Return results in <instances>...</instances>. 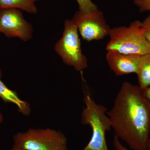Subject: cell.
<instances>
[{"label":"cell","instance_id":"1","mask_svg":"<svg viewBox=\"0 0 150 150\" xmlns=\"http://www.w3.org/2000/svg\"><path fill=\"white\" fill-rule=\"evenodd\" d=\"M107 115L115 136L133 150H146L150 136V102L139 86L123 83Z\"/></svg>","mask_w":150,"mask_h":150},{"label":"cell","instance_id":"2","mask_svg":"<svg viewBox=\"0 0 150 150\" xmlns=\"http://www.w3.org/2000/svg\"><path fill=\"white\" fill-rule=\"evenodd\" d=\"M84 100L86 106L82 112L81 123L90 126L92 135L90 141L82 150H109L105 134L111 130L112 126L107 115V108L97 103L89 93H86Z\"/></svg>","mask_w":150,"mask_h":150},{"label":"cell","instance_id":"3","mask_svg":"<svg viewBox=\"0 0 150 150\" xmlns=\"http://www.w3.org/2000/svg\"><path fill=\"white\" fill-rule=\"evenodd\" d=\"M142 22H132L128 26L111 28L107 51L114 50L121 54L144 55L150 53V44L145 37Z\"/></svg>","mask_w":150,"mask_h":150},{"label":"cell","instance_id":"4","mask_svg":"<svg viewBox=\"0 0 150 150\" xmlns=\"http://www.w3.org/2000/svg\"><path fill=\"white\" fill-rule=\"evenodd\" d=\"M13 146L27 150H68L67 139L61 131L30 129L14 136Z\"/></svg>","mask_w":150,"mask_h":150},{"label":"cell","instance_id":"5","mask_svg":"<svg viewBox=\"0 0 150 150\" xmlns=\"http://www.w3.org/2000/svg\"><path fill=\"white\" fill-rule=\"evenodd\" d=\"M55 50L67 66L80 72L87 68V59L82 52L78 28L72 21H65L63 35L56 43Z\"/></svg>","mask_w":150,"mask_h":150},{"label":"cell","instance_id":"6","mask_svg":"<svg viewBox=\"0 0 150 150\" xmlns=\"http://www.w3.org/2000/svg\"><path fill=\"white\" fill-rule=\"evenodd\" d=\"M82 38L88 41L101 40L109 35L110 29L102 12L98 9L89 13L77 12L71 20Z\"/></svg>","mask_w":150,"mask_h":150},{"label":"cell","instance_id":"7","mask_svg":"<svg viewBox=\"0 0 150 150\" xmlns=\"http://www.w3.org/2000/svg\"><path fill=\"white\" fill-rule=\"evenodd\" d=\"M33 33L32 25L25 19L20 10H0V33L27 41L32 38Z\"/></svg>","mask_w":150,"mask_h":150},{"label":"cell","instance_id":"8","mask_svg":"<svg viewBox=\"0 0 150 150\" xmlns=\"http://www.w3.org/2000/svg\"><path fill=\"white\" fill-rule=\"evenodd\" d=\"M107 51L106 61L116 76L137 74L142 55L123 54L114 50Z\"/></svg>","mask_w":150,"mask_h":150},{"label":"cell","instance_id":"9","mask_svg":"<svg viewBox=\"0 0 150 150\" xmlns=\"http://www.w3.org/2000/svg\"><path fill=\"white\" fill-rule=\"evenodd\" d=\"M2 72L0 69V98L6 103H12L15 105L19 111L23 115L28 116L31 112L30 105L26 100L20 98L15 91L8 88L1 80Z\"/></svg>","mask_w":150,"mask_h":150},{"label":"cell","instance_id":"10","mask_svg":"<svg viewBox=\"0 0 150 150\" xmlns=\"http://www.w3.org/2000/svg\"><path fill=\"white\" fill-rule=\"evenodd\" d=\"M37 0H0V10L16 8L30 13H37L35 2Z\"/></svg>","mask_w":150,"mask_h":150},{"label":"cell","instance_id":"11","mask_svg":"<svg viewBox=\"0 0 150 150\" xmlns=\"http://www.w3.org/2000/svg\"><path fill=\"white\" fill-rule=\"evenodd\" d=\"M139 86L142 89L150 86V53L142 55L137 73Z\"/></svg>","mask_w":150,"mask_h":150},{"label":"cell","instance_id":"12","mask_svg":"<svg viewBox=\"0 0 150 150\" xmlns=\"http://www.w3.org/2000/svg\"><path fill=\"white\" fill-rule=\"evenodd\" d=\"M79 11L83 13H88L98 9L97 6L91 0H76Z\"/></svg>","mask_w":150,"mask_h":150},{"label":"cell","instance_id":"13","mask_svg":"<svg viewBox=\"0 0 150 150\" xmlns=\"http://www.w3.org/2000/svg\"><path fill=\"white\" fill-rule=\"evenodd\" d=\"M134 1L141 12L150 11V0H134Z\"/></svg>","mask_w":150,"mask_h":150},{"label":"cell","instance_id":"14","mask_svg":"<svg viewBox=\"0 0 150 150\" xmlns=\"http://www.w3.org/2000/svg\"><path fill=\"white\" fill-rule=\"evenodd\" d=\"M113 146L115 150H129L121 144L119 139L115 136L113 137Z\"/></svg>","mask_w":150,"mask_h":150},{"label":"cell","instance_id":"15","mask_svg":"<svg viewBox=\"0 0 150 150\" xmlns=\"http://www.w3.org/2000/svg\"><path fill=\"white\" fill-rule=\"evenodd\" d=\"M142 28L146 31H150V15L142 22Z\"/></svg>","mask_w":150,"mask_h":150},{"label":"cell","instance_id":"16","mask_svg":"<svg viewBox=\"0 0 150 150\" xmlns=\"http://www.w3.org/2000/svg\"><path fill=\"white\" fill-rule=\"evenodd\" d=\"M143 90L145 96L150 102V86Z\"/></svg>","mask_w":150,"mask_h":150},{"label":"cell","instance_id":"17","mask_svg":"<svg viewBox=\"0 0 150 150\" xmlns=\"http://www.w3.org/2000/svg\"><path fill=\"white\" fill-rule=\"evenodd\" d=\"M144 35L146 39L150 44V31H146L145 32Z\"/></svg>","mask_w":150,"mask_h":150},{"label":"cell","instance_id":"18","mask_svg":"<svg viewBox=\"0 0 150 150\" xmlns=\"http://www.w3.org/2000/svg\"><path fill=\"white\" fill-rule=\"evenodd\" d=\"M11 150H27L24 149H21L20 148L17 147L15 146H13L12 148L11 149Z\"/></svg>","mask_w":150,"mask_h":150},{"label":"cell","instance_id":"19","mask_svg":"<svg viewBox=\"0 0 150 150\" xmlns=\"http://www.w3.org/2000/svg\"><path fill=\"white\" fill-rule=\"evenodd\" d=\"M146 150H150V136L149 141H148L147 146Z\"/></svg>","mask_w":150,"mask_h":150},{"label":"cell","instance_id":"20","mask_svg":"<svg viewBox=\"0 0 150 150\" xmlns=\"http://www.w3.org/2000/svg\"><path fill=\"white\" fill-rule=\"evenodd\" d=\"M3 120H4V118H3L2 114L0 112V123H2Z\"/></svg>","mask_w":150,"mask_h":150}]
</instances>
